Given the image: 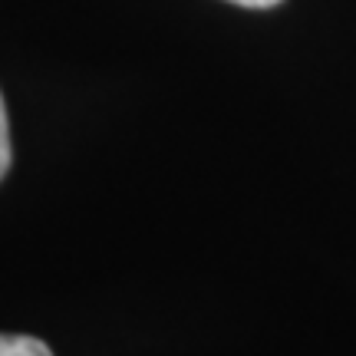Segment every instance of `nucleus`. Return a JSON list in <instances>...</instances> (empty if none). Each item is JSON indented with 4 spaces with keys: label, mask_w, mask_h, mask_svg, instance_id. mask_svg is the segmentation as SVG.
<instances>
[{
    "label": "nucleus",
    "mask_w": 356,
    "mask_h": 356,
    "mask_svg": "<svg viewBox=\"0 0 356 356\" xmlns=\"http://www.w3.org/2000/svg\"><path fill=\"white\" fill-rule=\"evenodd\" d=\"M0 356H53V350L37 337L0 333Z\"/></svg>",
    "instance_id": "1"
},
{
    "label": "nucleus",
    "mask_w": 356,
    "mask_h": 356,
    "mask_svg": "<svg viewBox=\"0 0 356 356\" xmlns=\"http://www.w3.org/2000/svg\"><path fill=\"white\" fill-rule=\"evenodd\" d=\"M10 168V126H7V106L0 96V178Z\"/></svg>",
    "instance_id": "2"
},
{
    "label": "nucleus",
    "mask_w": 356,
    "mask_h": 356,
    "mask_svg": "<svg viewBox=\"0 0 356 356\" xmlns=\"http://www.w3.org/2000/svg\"><path fill=\"white\" fill-rule=\"evenodd\" d=\"M231 3H238V7H251V10H264V7H274L280 0H231Z\"/></svg>",
    "instance_id": "3"
}]
</instances>
